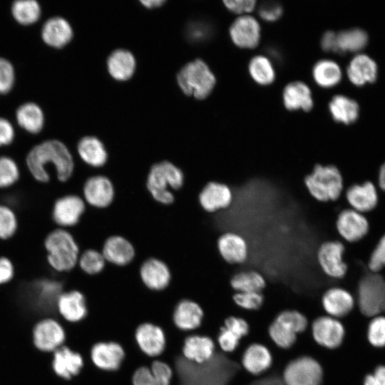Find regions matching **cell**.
<instances>
[{
  "label": "cell",
  "mask_w": 385,
  "mask_h": 385,
  "mask_svg": "<svg viewBox=\"0 0 385 385\" xmlns=\"http://www.w3.org/2000/svg\"><path fill=\"white\" fill-rule=\"evenodd\" d=\"M323 369L309 356H301L285 366L282 377L284 385H322Z\"/></svg>",
  "instance_id": "obj_9"
},
{
  "label": "cell",
  "mask_w": 385,
  "mask_h": 385,
  "mask_svg": "<svg viewBox=\"0 0 385 385\" xmlns=\"http://www.w3.org/2000/svg\"><path fill=\"white\" fill-rule=\"evenodd\" d=\"M132 382L133 385H164L153 376L151 370L146 366L140 367L134 372Z\"/></svg>",
  "instance_id": "obj_50"
},
{
  "label": "cell",
  "mask_w": 385,
  "mask_h": 385,
  "mask_svg": "<svg viewBox=\"0 0 385 385\" xmlns=\"http://www.w3.org/2000/svg\"><path fill=\"white\" fill-rule=\"evenodd\" d=\"M241 340L235 333L222 325L217 336L216 346L225 354H232L238 348Z\"/></svg>",
  "instance_id": "obj_46"
},
{
  "label": "cell",
  "mask_w": 385,
  "mask_h": 385,
  "mask_svg": "<svg viewBox=\"0 0 385 385\" xmlns=\"http://www.w3.org/2000/svg\"><path fill=\"white\" fill-rule=\"evenodd\" d=\"M78 263L85 274L96 276L103 272L106 261L101 252L88 249L79 256Z\"/></svg>",
  "instance_id": "obj_40"
},
{
  "label": "cell",
  "mask_w": 385,
  "mask_h": 385,
  "mask_svg": "<svg viewBox=\"0 0 385 385\" xmlns=\"http://www.w3.org/2000/svg\"><path fill=\"white\" fill-rule=\"evenodd\" d=\"M230 284L235 292H262L267 286V281L257 270H240L232 276Z\"/></svg>",
  "instance_id": "obj_33"
},
{
  "label": "cell",
  "mask_w": 385,
  "mask_h": 385,
  "mask_svg": "<svg viewBox=\"0 0 385 385\" xmlns=\"http://www.w3.org/2000/svg\"><path fill=\"white\" fill-rule=\"evenodd\" d=\"M216 347L215 343L209 337L190 335L184 341L182 354L190 361L203 364L212 357Z\"/></svg>",
  "instance_id": "obj_28"
},
{
  "label": "cell",
  "mask_w": 385,
  "mask_h": 385,
  "mask_svg": "<svg viewBox=\"0 0 385 385\" xmlns=\"http://www.w3.org/2000/svg\"><path fill=\"white\" fill-rule=\"evenodd\" d=\"M304 183L310 196L323 203L339 200L344 187L340 170L332 164H316L312 173L304 178Z\"/></svg>",
  "instance_id": "obj_2"
},
{
  "label": "cell",
  "mask_w": 385,
  "mask_h": 385,
  "mask_svg": "<svg viewBox=\"0 0 385 385\" xmlns=\"http://www.w3.org/2000/svg\"><path fill=\"white\" fill-rule=\"evenodd\" d=\"M379 385H385V365H378L372 373Z\"/></svg>",
  "instance_id": "obj_56"
},
{
  "label": "cell",
  "mask_w": 385,
  "mask_h": 385,
  "mask_svg": "<svg viewBox=\"0 0 385 385\" xmlns=\"http://www.w3.org/2000/svg\"><path fill=\"white\" fill-rule=\"evenodd\" d=\"M16 119L21 127L32 133H38L44 121L41 108L34 103L21 105L16 111Z\"/></svg>",
  "instance_id": "obj_37"
},
{
  "label": "cell",
  "mask_w": 385,
  "mask_h": 385,
  "mask_svg": "<svg viewBox=\"0 0 385 385\" xmlns=\"http://www.w3.org/2000/svg\"><path fill=\"white\" fill-rule=\"evenodd\" d=\"M312 76L319 86L332 88L340 82L342 73L337 63L329 59H322L314 66Z\"/></svg>",
  "instance_id": "obj_36"
},
{
  "label": "cell",
  "mask_w": 385,
  "mask_h": 385,
  "mask_svg": "<svg viewBox=\"0 0 385 385\" xmlns=\"http://www.w3.org/2000/svg\"><path fill=\"white\" fill-rule=\"evenodd\" d=\"M83 194L90 205L96 208H105L113 202L115 190L108 177L98 175L86 180L83 187Z\"/></svg>",
  "instance_id": "obj_16"
},
{
  "label": "cell",
  "mask_w": 385,
  "mask_h": 385,
  "mask_svg": "<svg viewBox=\"0 0 385 385\" xmlns=\"http://www.w3.org/2000/svg\"><path fill=\"white\" fill-rule=\"evenodd\" d=\"M14 130L11 123L0 118V146L8 145L13 140Z\"/></svg>",
  "instance_id": "obj_54"
},
{
  "label": "cell",
  "mask_w": 385,
  "mask_h": 385,
  "mask_svg": "<svg viewBox=\"0 0 385 385\" xmlns=\"http://www.w3.org/2000/svg\"><path fill=\"white\" fill-rule=\"evenodd\" d=\"M85 210L86 205L81 197L67 195L54 202L52 217L55 223L61 227H71L78 223Z\"/></svg>",
  "instance_id": "obj_17"
},
{
  "label": "cell",
  "mask_w": 385,
  "mask_h": 385,
  "mask_svg": "<svg viewBox=\"0 0 385 385\" xmlns=\"http://www.w3.org/2000/svg\"><path fill=\"white\" fill-rule=\"evenodd\" d=\"M14 276V268L12 262L5 257H0V286L9 283Z\"/></svg>",
  "instance_id": "obj_53"
},
{
  "label": "cell",
  "mask_w": 385,
  "mask_h": 385,
  "mask_svg": "<svg viewBox=\"0 0 385 385\" xmlns=\"http://www.w3.org/2000/svg\"><path fill=\"white\" fill-rule=\"evenodd\" d=\"M84 364L82 356L63 345L52 353L51 368L59 378L68 381L76 376Z\"/></svg>",
  "instance_id": "obj_20"
},
{
  "label": "cell",
  "mask_w": 385,
  "mask_h": 385,
  "mask_svg": "<svg viewBox=\"0 0 385 385\" xmlns=\"http://www.w3.org/2000/svg\"><path fill=\"white\" fill-rule=\"evenodd\" d=\"M19 178V170L15 161L9 157H0V188L14 185Z\"/></svg>",
  "instance_id": "obj_44"
},
{
  "label": "cell",
  "mask_w": 385,
  "mask_h": 385,
  "mask_svg": "<svg viewBox=\"0 0 385 385\" xmlns=\"http://www.w3.org/2000/svg\"><path fill=\"white\" fill-rule=\"evenodd\" d=\"M363 385H379L372 373L367 374L363 379Z\"/></svg>",
  "instance_id": "obj_60"
},
{
  "label": "cell",
  "mask_w": 385,
  "mask_h": 385,
  "mask_svg": "<svg viewBox=\"0 0 385 385\" xmlns=\"http://www.w3.org/2000/svg\"><path fill=\"white\" fill-rule=\"evenodd\" d=\"M260 17L266 21H274L278 19L282 14L281 5L277 2H265L259 8Z\"/></svg>",
  "instance_id": "obj_51"
},
{
  "label": "cell",
  "mask_w": 385,
  "mask_h": 385,
  "mask_svg": "<svg viewBox=\"0 0 385 385\" xmlns=\"http://www.w3.org/2000/svg\"><path fill=\"white\" fill-rule=\"evenodd\" d=\"M125 357L122 346L113 342H98L91 350L93 364L99 369L114 371L119 369Z\"/></svg>",
  "instance_id": "obj_23"
},
{
  "label": "cell",
  "mask_w": 385,
  "mask_h": 385,
  "mask_svg": "<svg viewBox=\"0 0 385 385\" xmlns=\"http://www.w3.org/2000/svg\"><path fill=\"white\" fill-rule=\"evenodd\" d=\"M101 252L106 262L116 266L128 265L135 255L133 244L120 235L108 237L103 243Z\"/></svg>",
  "instance_id": "obj_24"
},
{
  "label": "cell",
  "mask_w": 385,
  "mask_h": 385,
  "mask_svg": "<svg viewBox=\"0 0 385 385\" xmlns=\"http://www.w3.org/2000/svg\"><path fill=\"white\" fill-rule=\"evenodd\" d=\"M232 300L235 305L241 309L255 312L261 309L264 303V296L262 292H235Z\"/></svg>",
  "instance_id": "obj_43"
},
{
  "label": "cell",
  "mask_w": 385,
  "mask_h": 385,
  "mask_svg": "<svg viewBox=\"0 0 385 385\" xmlns=\"http://www.w3.org/2000/svg\"><path fill=\"white\" fill-rule=\"evenodd\" d=\"M223 2L230 11L242 15H244L243 14L252 11L256 4V1L254 0H227Z\"/></svg>",
  "instance_id": "obj_52"
},
{
  "label": "cell",
  "mask_w": 385,
  "mask_h": 385,
  "mask_svg": "<svg viewBox=\"0 0 385 385\" xmlns=\"http://www.w3.org/2000/svg\"><path fill=\"white\" fill-rule=\"evenodd\" d=\"M178 83L188 96L197 99L207 97L212 91L216 79L205 62L196 59L185 64L178 72Z\"/></svg>",
  "instance_id": "obj_6"
},
{
  "label": "cell",
  "mask_w": 385,
  "mask_h": 385,
  "mask_svg": "<svg viewBox=\"0 0 385 385\" xmlns=\"http://www.w3.org/2000/svg\"><path fill=\"white\" fill-rule=\"evenodd\" d=\"M337 33L332 31L325 32L321 39V46L324 51L337 53Z\"/></svg>",
  "instance_id": "obj_55"
},
{
  "label": "cell",
  "mask_w": 385,
  "mask_h": 385,
  "mask_svg": "<svg viewBox=\"0 0 385 385\" xmlns=\"http://www.w3.org/2000/svg\"><path fill=\"white\" fill-rule=\"evenodd\" d=\"M217 249L222 259L231 265H242L248 259L247 240L237 232L221 234L217 240Z\"/></svg>",
  "instance_id": "obj_14"
},
{
  "label": "cell",
  "mask_w": 385,
  "mask_h": 385,
  "mask_svg": "<svg viewBox=\"0 0 385 385\" xmlns=\"http://www.w3.org/2000/svg\"><path fill=\"white\" fill-rule=\"evenodd\" d=\"M204 316L201 307L195 302L183 299L176 305L173 312V322L182 331H194L200 327Z\"/></svg>",
  "instance_id": "obj_27"
},
{
  "label": "cell",
  "mask_w": 385,
  "mask_h": 385,
  "mask_svg": "<svg viewBox=\"0 0 385 385\" xmlns=\"http://www.w3.org/2000/svg\"><path fill=\"white\" fill-rule=\"evenodd\" d=\"M42 38L48 45L61 48L66 45L73 37L70 24L63 18L55 16L47 20L43 26Z\"/></svg>",
  "instance_id": "obj_29"
},
{
  "label": "cell",
  "mask_w": 385,
  "mask_h": 385,
  "mask_svg": "<svg viewBox=\"0 0 385 385\" xmlns=\"http://www.w3.org/2000/svg\"><path fill=\"white\" fill-rule=\"evenodd\" d=\"M135 337L139 349L148 356L156 358L164 351L165 337L162 329L150 323L138 327Z\"/></svg>",
  "instance_id": "obj_22"
},
{
  "label": "cell",
  "mask_w": 385,
  "mask_h": 385,
  "mask_svg": "<svg viewBox=\"0 0 385 385\" xmlns=\"http://www.w3.org/2000/svg\"><path fill=\"white\" fill-rule=\"evenodd\" d=\"M27 167L38 182L50 180L49 169L52 167L61 182L68 180L74 170L73 159L68 148L61 141L48 140L34 147L26 158Z\"/></svg>",
  "instance_id": "obj_1"
},
{
  "label": "cell",
  "mask_w": 385,
  "mask_h": 385,
  "mask_svg": "<svg viewBox=\"0 0 385 385\" xmlns=\"http://www.w3.org/2000/svg\"><path fill=\"white\" fill-rule=\"evenodd\" d=\"M367 33L362 29L353 28L337 33V53L358 52L364 49L368 43Z\"/></svg>",
  "instance_id": "obj_35"
},
{
  "label": "cell",
  "mask_w": 385,
  "mask_h": 385,
  "mask_svg": "<svg viewBox=\"0 0 385 385\" xmlns=\"http://www.w3.org/2000/svg\"><path fill=\"white\" fill-rule=\"evenodd\" d=\"M344 196L351 209L359 212L371 211L378 202L376 190L371 182L349 186Z\"/></svg>",
  "instance_id": "obj_26"
},
{
  "label": "cell",
  "mask_w": 385,
  "mask_h": 385,
  "mask_svg": "<svg viewBox=\"0 0 385 385\" xmlns=\"http://www.w3.org/2000/svg\"><path fill=\"white\" fill-rule=\"evenodd\" d=\"M233 199L232 189L227 185L217 181L207 183L197 195L200 207L208 214L228 209Z\"/></svg>",
  "instance_id": "obj_11"
},
{
  "label": "cell",
  "mask_w": 385,
  "mask_h": 385,
  "mask_svg": "<svg viewBox=\"0 0 385 385\" xmlns=\"http://www.w3.org/2000/svg\"><path fill=\"white\" fill-rule=\"evenodd\" d=\"M107 67L110 75L113 78L118 81H126L134 73L135 60L129 51L117 49L108 56Z\"/></svg>",
  "instance_id": "obj_31"
},
{
  "label": "cell",
  "mask_w": 385,
  "mask_h": 385,
  "mask_svg": "<svg viewBox=\"0 0 385 385\" xmlns=\"http://www.w3.org/2000/svg\"><path fill=\"white\" fill-rule=\"evenodd\" d=\"M47 262L56 272L72 270L79 258V248L73 235L63 229L51 232L44 240Z\"/></svg>",
  "instance_id": "obj_4"
},
{
  "label": "cell",
  "mask_w": 385,
  "mask_h": 385,
  "mask_svg": "<svg viewBox=\"0 0 385 385\" xmlns=\"http://www.w3.org/2000/svg\"><path fill=\"white\" fill-rule=\"evenodd\" d=\"M282 98L285 107L290 111L302 109L308 111L313 106L311 91L301 81L287 84L283 91Z\"/></svg>",
  "instance_id": "obj_30"
},
{
  "label": "cell",
  "mask_w": 385,
  "mask_h": 385,
  "mask_svg": "<svg viewBox=\"0 0 385 385\" xmlns=\"http://www.w3.org/2000/svg\"><path fill=\"white\" fill-rule=\"evenodd\" d=\"M273 363L270 349L260 343H252L245 349L240 365L250 375L257 377L268 371Z\"/></svg>",
  "instance_id": "obj_21"
},
{
  "label": "cell",
  "mask_w": 385,
  "mask_h": 385,
  "mask_svg": "<svg viewBox=\"0 0 385 385\" xmlns=\"http://www.w3.org/2000/svg\"><path fill=\"white\" fill-rule=\"evenodd\" d=\"M229 33L236 46L244 48H252L259 43L260 26L255 18L244 14L233 21Z\"/></svg>",
  "instance_id": "obj_19"
},
{
  "label": "cell",
  "mask_w": 385,
  "mask_h": 385,
  "mask_svg": "<svg viewBox=\"0 0 385 385\" xmlns=\"http://www.w3.org/2000/svg\"><path fill=\"white\" fill-rule=\"evenodd\" d=\"M249 72L252 79L260 85L272 83L275 77L272 63L265 56H254L249 63Z\"/></svg>",
  "instance_id": "obj_38"
},
{
  "label": "cell",
  "mask_w": 385,
  "mask_h": 385,
  "mask_svg": "<svg viewBox=\"0 0 385 385\" xmlns=\"http://www.w3.org/2000/svg\"><path fill=\"white\" fill-rule=\"evenodd\" d=\"M356 306L359 312L371 319L385 316V279L375 273L364 274L356 287Z\"/></svg>",
  "instance_id": "obj_5"
},
{
  "label": "cell",
  "mask_w": 385,
  "mask_h": 385,
  "mask_svg": "<svg viewBox=\"0 0 385 385\" xmlns=\"http://www.w3.org/2000/svg\"><path fill=\"white\" fill-rule=\"evenodd\" d=\"M77 150L81 158L92 167H101L108 160V153L103 143L94 136L81 138L78 143Z\"/></svg>",
  "instance_id": "obj_32"
},
{
  "label": "cell",
  "mask_w": 385,
  "mask_h": 385,
  "mask_svg": "<svg viewBox=\"0 0 385 385\" xmlns=\"http://www.w3.org/2000/svg\"><path fill=\"white\" fill-rule=\"evenodd\" d=\"M17 227V218L14 211L6 205H0V239L11 237Z\"/></svg>",
  "instance_id": "obj_45"
},
{
  "label": "cell",
  "mask_w": 385,
  "mask_h": 385,
  "mask_svg": "<svg viewBox=\"0 0 385 385\" xmlns=\"http://www.w3.org/2000/svg\"><path fill=\"white\" fill-rule=\"evenodd\" d=\"M346 74L349 81L356 86L372 83L377 78V64L368 55L358 53L350 61Z\"/></svg>",
  "instance_id": "obj_25"
},
{
  "label": "cell",
  "mask_w": 385,
  "mask_h": 385,
  "mask_svg": "<svg viewBox=\"0 0 385 385\" xmlns=\"http://www.w3.org/2000/svg\"><path fill=\"white\" fill-rule=\"evenodd\" d=\"M368 265L373 272H377L385 267V235L380 239L371 255Z\"/></svg>",
  "instance_id": "obj_49"
},
{
  "label": "cell",
  "mask_w": 385,
  "mask_h": 385,
  "mask_svg": "<svg viewBox=\"0 0 385 385\" xmlns=\"http://www.w3.org/2000/svg\"><path fill=\"white\" fill-rule=\"evenodd\" d=\"M379 185L385 191V163L382 164L379 173Z\"/></svg>",
  "instance_id": "obj_59"
},
{
  "label": "cell",
  "mask_w": 385,
  "mask_h": 385,
  "mask_svg": "<svg viewBox=\"0 0 385 385\" xmlns=\"http://www.w3.org/2000/svg\"><path fill=\"white\" fill-rule=\"evenodd\" d=\"M222 325L227 329L232 331L242 339L250 334V324L242 317L230 316L224 320Z\"/></svg>",
  "instance_id": "obj_48"
},
{
  "label": "cell",
  "mask_w": 385,
  "mask_h": 385,
  "mask_svg": "<svg viewBox=\"0 0 385 385\" xmlns=\"http://www.w3.org/2000/svg\"><path fill=\"white\" fill-rule=\"evenodd\" d=\"M14 71L11 63L0 57V94L9 92L14 84Z\"/></svg>",
  "instance_id": "obj_47"
},
{
  "label": "cell",
  "mask_w": 385,
  "mask_h": 385,
  "mask_svg": "<svg viewBox=\"0 0 385 385\" xmlns=\"http://www.w3.org/2000/svg\"><path fill=\"white\" fill-rule=\"evenodd\" d=\"M329 110L335 121L346 125L355 122L359 114L358 103L344 95L334 96L329 103Z\"/></svg>",
  "instance_id": "obj_34"
},
{
  "label": "cell",
  "mask_w": 385,
  "mask_h": 385,
  "mask_svg": "<svg viewBox=\"0 0 385 385\" xmlns=\"http://www.w3.org/2000/svg\"><path fill=\"white\" fill-rule=\"evenodd\" d=\"M274 319L289 327L297 335L304 332L310 326L307 318L294 309L282 311Z\"/></svg>",
  "instance_id": "obj_41"
},
{
  "label": "cell",
  "mask_w": 385,
  "mask_h": 385,
  "mask_svg": "<svg viewBox=\"0 0 385 385\" xmlns=\"http://www.w3.org/2000/svg\"><path fill=\"white\" fill-rule=\"evenodd\" d=\"M184 182L183 172L173 163L163 160L150 168L146 179V188L156 202L170 205L175 200L170 190L180 189Z\"/></svg>",
  "instance_id": "obj_3"
},
{
  "label": "cell",
  "mask_w": 385,
  "mask_h": 385,
  "mask_svg": "<svg viewBox=\"0 0 385 385\" xmlns=\"http://www.w3.org/2000/svg\"><path fill=\"white\" fill-rule=\"evenodd\" d=\"M140 2L145 7L152 9V8L160 6L162 4L165 3V1L163 0H145V1H140Z\"/></svg>",
  "instance_id": "obj_58"
},
{
  "label": "cell",
  "mask_w": 385,
  "mask_h": 385,
  "mask_svg": "<svg viewBox=\"0 0 385 385\" xmlns=\"http://www.w3.org/2000/svg\"><path fill=\"white\" fill-rule=\"evenodd\" d=\"M368 342L374 348H385V316L378 315L370 319L366 329Z\"/></svg>",
  "instance_id": "obj_42"
},
{
  "label": "cell",
  "mask_w": 385,
  "mask_h": 385,
  "mask_svg": "<svg viewBox=\"0 0 385 385\" xmlns=\"http://www.w3.org/2000/svg\"><path fill=\"white\" fill-rule=\"evenodd\" d=\"M139 277L143 285L155 292L165 290L170 284L172 273L161 260L150 257L145 260L139 270Z\"/></svg>",
  "instance_id": "obj_15"
},
{
  "label": "cell",
  "mask_w": 385,
  "mask_h": 385,
  "mask_svg": "<svg viewBox=\"0 0 385 385\" xmlns=\"http://www.w3.org/2000/svg\"><path fill=\"white\" fill-rule=\"evenodd\" d=\"M193 36L198 39H202L208 35L207 27L202 25H198L195 27L193 31Z\"/></svg>",
  "instance_id": "obj_57"
},
{
  "label": "cell",
  "mask_w": 385,
  "mask_h": 385,
  "mask_svg": "<svg viewBox=\"0 0 385 385\" xmlns=\"http://www.w3.org/2000/svg\"><path fill=\"white\" fill-rule=\"evenodd\" d=\"M11 11L14 19L21 24L36 22L41 14L40 6L35 0L16 1L12 4Z\"/></svg>",
  "instance_id": "obj_39"
},
{
  "label": "cell",
  "mask_w": 385,
  "mask_h": 385,
  "mask_svg": "<svg viewBox=\"0 0 385 385\" xmlns=\"http://www.w3.org/2000/svg\"><path fill=\"white\" fill-rule=\"evenodd\" d=\"M31 339L36 350L52 354L64 345L65 329L59 319L46 317L38 319L31 329Z\"/></svg>",
  "instance_id": "obj_7"
},
{
  "label": "cell",
  "mask_w": 385,
  "mask_h": 385,
  "mask_svg": "<svg viewBox=\"0 0 385 385\" xmlns=\"http://www.w3.org/2000/svg\"><path fill=\"white\" fill-rule=\"evenodd\" d=\"M325 314L341 319L352 312L356 306L353 294L346 289L333 286L324 291L321 298Z\"/></svg>",
  "instance_id": "obj_13"
},
{
  "label": "cell",
  "mask_w": 385,
  "mask_h": 385,
  "mask_svg": "<svg viewBox=\"0 0 385 385\" xmlns=\"http://www.w3.org/2000/svg\"><path fill=\"white\" fill-rule=\"evenodd\" d=\"M335 228L341 238L352 243L366 235L369 224L360 212L351 208H344L340 210L337 216Z\"/></svg>",
  "instance_id": "obj_12"
},
{
  "label": "cell",
  "mask_w": 385,
  "mask_h": 385,
  "mask_svg": "<svg viewBox=\"0 0 385 385\" xmlns=\"http://www.w3.org/2000/svg\"><path fill=\"white\" fill-rule=\"evenodd\" d=\"M345 252V245L339 240H327L319 245L316 254L317 262L326 277L333 280L345 277L348 272Z\"/></svg>",
  "instance_id": "obj_8"
},
{
  "label": "cell",
  "mask_w": 385,
  "mask_h": 385,
  "mask_svg": "<svg viewBox=\"0 0 385 385\" xmlns=\"http://www.w3.org/2000/svg\"><path fill=\"white\" fill-rule=\"evenodd\" d=\"M312 338L315 343L327 349L339 348L344 338L345 329L342 322L328 315L314 319L310 324Z\"/></svg>",
  "instance_id": "obj_10"
},
{
  "label": "cell",
  "mask_w": 385,
  "mask_h": 385,
  "mask_svg": "<svg viewBox=\"0 0 385 385\" xmlns=\"http://www.w3.org/2000/svg\"><path fill=\"white\" fill-rule=\"evenodd\" d=\"M56 312L60 319L69 323H77L87 315V304L84 294L77 290L63 292L56 302Z\"/></svg>",
  "instance_id": "obj_18"
}]
</instances>
